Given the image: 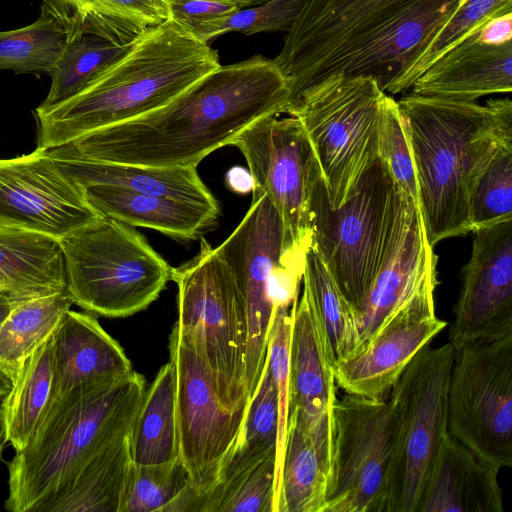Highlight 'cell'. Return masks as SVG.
<instances>
[{
  "instance_id": "b9f144b4",
  "label": "cell",
  "mask_w": 512,
  "mask_h": 512,
  "mask_svg": "<svg viewBox=\"0 0 512 512\" xmlns=\"http://www.w3.org/2000/svg\"><path fill=\"white\" fill-rule=\"evenodd\" d=\"M277 429V391L265 357L260 378L249 398L234 447L257 453H276Z\"/></svg>"
},
{
  "instance_id": "836d02e7",
  "label": "cell",
  "mask_w": 512,
  "mask_h": 512,
  "mask_svg": "<svg viewBox=\"0 0 512 512\" xmlns=\"http://www.w3.org/2000/svg\"><path fill=\"white\" fill-rule=\"evenodd\" d=\"M307 297L333 365L348 357L353 340V310L338 289L317 251L309 245L302 274Z\"/></svg>"
},
{
  "instance_id": "3957f363",
  "label": "cell",
  "mask_w": 512,
  "mask_h": 512,
  "mask_svg": "<svg viewBox=\"0 0 512 512\" xmlns=\"http://www.w3.org/2000/svg\"><path fill=\"white\" fill-rule=\"evenodd\" d=\"M398 105L406 122L427 238L438 242L472 231V189L501 144H512V102L485 104L413 93Z\"/></svg>"
},
{
  "instance_id": "9a60e30c",
  "label": "cell",
  "mask_w": 512,
  "mask_h": 512,
  "mask_svg": "<svg viewBox=\"0 0 512 512\" xmlns=\"http://www.w3.org/2000/svg\"><path fill=\"white\" fill-rule=\"evenodd\" d=\"M229 266L241 294L248 325L246 383L249 397L260 378L275 308L269 295L274 269L294 253L282 219L265 193L253 190L250 208L215 248Z\"/></svg>"
},
{
  "instance_id": "5bb4252c",
  "label": "cell",
  "mask_w": 512,
  "mask_h": 512,
  "mask_svg": "<svg viewBox=\"0 0 512 512\" xmlns=\"http://www.w3.org/2000/svg\"><path fill=\"white\" fill-rule=\"evenodd\" d=\"M231 145L246 159L253 190L265 193L278 211L290 244L306 251L310 245V198L321 174L299 119L264 115L243 129Z\"/></svg>"
},
{
  "instance_id": "bcb514c9",
  "label": "cell",
  "mask_w": 512,
  "mask_h": 512,
  "mask_svg": "<svg viewBox=\"0 0 512 512\" xmlns=\"http://www.w3.org/2000/svg\"><path fill=\"white\" fill-rule=\"evenodd\" d=\"M226 184L232 191L240 194L248 193L254 188L250 171L242 167H233L227 172Z\"/></svg>"
},
{
  "instance_id": "30bf717a",
  "label": "cell",
  "mask_w": 512,
  "mask_h": 512,
  "mask_svg": "<svg viewBox=\"0 0 512 512\" xmlns=\"http://www.w3.org/2000/svg\"><path fill=\"white\" fill-rule=\"evenodd\" d=\"M455 349L425 346L391 389L395 443L386 512H417L433 462L448 432L447 392Z\"/></svg>"
},
{
  "instance_id": "7c38bea8",
  "label": "cell",
  "mask_w": 512,
  "mask_h": 512,
  "mask_svg": "<svg viewBox=\"0 0 512 512\" xmlns=\"http://www.w3.org/2000/svg\"><path fill=\"white\" fill-rule=\"evenodd\" d=\"M436 264L437 256L427 238L420 203L395 187L390 241L370 289L353 314L349 356L399 320L436 315Z\"/></svg>"
},
{
  "instance_id": "f546056e",
  "label": "cell",
  "mask_w": 512,
  "mask_h": 512,
  "mask_svg": "<svg viewBox=\"0 0 512 512\" xmlns=\"http://www.w3.org/2000/svg\"><path fill=\"white\" fill-rule=\"evenodd\" d=\"M131 460L137 465L179 459L177 378L169 360L145 391L130 433Z\"/></svg>"
},
{
  "instance_id": "4fadbf2b",
  "label": "cell",
  "mask_w": 512,
  "mask_h": 512,
  "mask_svg": "<svg viewBox=\"0 0 512 512\" xmlns=\"http://www.w3.org/2000/svg\"><path fill=\"white\" fill-rule=\"evenodd\" d=\"M395 427L388 397L372 399L345 393L337 400L323 512H386Z\"/></svg>"
},
{
  "instance_id": "ba28073f",
  "label": "cell",
  "mask_w": 512,
  "mask_h": 512,
  "mask_svg": "<svg viewBox=\"0 0 512 512\" xmlns=\"http://www.w3.org/2000/svg\"><path fill=\"white\" fill-rule=\"evenodd\" d=\"M387 93L368 75L333 74L301 91L285 114L299 119L332 207L345 203L378 160V128Z\"/></svg>"
},
{
  "instance_id": "603a6c76",
  "label": "cell",
  "mask_w": 512,
  "mask_h": 512,
  "mask_svg": "<svg viewBox=\"0 0 512 512\" xmlns=\"http://www.w3.org/2000/svg\"><path fill=\"white\" fill-rule=\"evenodd\" d=\"M56 397L75 387L131 374L120 344L91 313L68 310L52 335Z\"/></svg>"
},
{
  "instance_id": "6da1fadb",
  "label": "cell",
  "mask_w": 512,
  "mask_h": 512,
  "mask_svg": "<svg viewBox=\"0 0 512 512\" xmlns=\"http://www.w3.org/2000/svg\"><path fill=\"white\" fill-rule=\"evenodd\" d=\"M469 0H304L273 59L289 102L333 74L374 77L387 93L410 90Z\"/></svg>"
},
{
  "instance_id": "d6a6232c",
  "label": "cell",
  "mask_w": 512,
  "mask_h": 512,
  "mask_svg": "<svg viewBox=\"0 0 512 512\" xmlns=\"http://www.w3.org/2000/svg\"><path fill=\"white\" fill-rule=\"evenodd\" d=\"M329 479L311 438L289 414L276 512H323Z\"/></svg>"
},
{
  "instance_id": "f6af8a7d",
  "label": "cell",
  "mask_w": 512,
  "mask_h": 512,
  "mask_svg": "<svg viewBox=\"0 0 512 512\" xmlns=\"http://www.w3.org/2000/svg\"><path fill=\"white\" fill-rule=\"evenodd\" d=\"M478 38L492 44L512 41V13L488 21L478 32Z\"/></svg>"
},
{
  "instance_id": "d6986e66",
  "label": "cell",
  "mask_w": 512,
  "mask_h": 512,
  "mask_svg": "<svg viewBox=\"0 0 512 512\" xmlns=\"http://www.w3.org/2000/svg\"><path fill=\"white\" fill-rule=\"evenodd\" d=\"M290 315L289 414L296 417L311 438L331 473L338 400L333 363L303 292L293 301Z\"/></svg>"
},
{
  "instance_id": "9c48e42d",
  "label": "cell",
  "mask_w": 512,
  "mask_h": 512,
  "mask_svg": "<svg viewBox=\"0 0 512 512\" xmlns=\"http://www.w3.org/2000/svg\"><path fill=\"white\" fill-rule=\"evenodd\" d=\"M310 245L320 255L354 312L384 259L395 217V185L378 159L355 193L332 207L319 175L310 198Z\"/></svg>"
},
{
  "instance_id": "d4e9b609",
  "label": "cell",
  "mask_w": 512,
  "mask_h": 512,
  "mask_svg": "<svg viewBox=\"0 0 512 512\" xmlns=\"http://www.w3.org/2000/svg\"><path fill=\"white\" fill-rule=\"evenodd\" d=\"M61 170L80 187L110 185L183 201L219 205L201 180L197 167H153L87 160L49 149Z\"/></svg>"
},
{
  "instance_id": "e0dca14e",
  "label": "cell",
  "mask_w": 512,
  "mask_h": 512,
  "mask_svg": "<svg viewBox=\"0 0 512 512\" xmlns=\"http://www.w3.org/2000/svg\"><path fill=\"white\" fill-rule=\"evenodd\" d=\"M99 216L49 149L0 159V226L60 240Z\"/></svg>"
},
{
  "instance_id": "e575fe53",
  "label": "cell",
  "mask_w": 512,
  "mask_h": 512,
  "mask_svg": "<svg viewBox=\"0 0 512 512\" xmlns=\"http://www.w3.org/2000/svg\"><path fill=\"white\" fill-rule=\"evenodd\" d=\"M196 492L180 459L151 465L132 462L120 512L191 511Z\"/></svg>"
},
{
  "instance_id": "484cf974",
  "label": "cell",
  "mask_w": 512,
  "mask_h": 512,
  "mask_svg": "<svg viewBox=\"0 0 512 512\" xmlns=\"http://www.w3.org/2000/svg\"><path fill=\"white\" fill-rule=\"evenodd\" d=\"M59 240L0 226V294L27 300L66 290Z\"/></svg>"
},
{
  "instance_id": "cb8c5ba5",
  "label": "cell",
  "mask_w": 512,
  "mask_h": 512,
  "mask_svg": "<svg viewBox=\"0 0 512 512\" xmlns=\"http://www.w3.org/2000/svg\"><path fill=\"white\" fill-rule=\"evenodd\" d=\"M82 188L87 201L100 215L179 239H196L215 225L220 214L219 205L138 193L110 185L93 184Z\"/></svg>"
},
{
  "instance_id": "83f0119b",
  "label": "cell",
  "mask_w": 512,
  "mask_h": 512,
  "mask_svg": "<svg viewBox=\"0 0 512 512\" xmlns=\"http://www.w3.org/2000/svg\"><path fill=\"white\" fill-rule=\"evenodd\" d=\"M131 464L129 435L89 459L35 512H120Z\"/></svg>"
},
{
  "instance_id": "2e32d148",
  "label": "cell",
  "mask_w": 512,
  "mask_h": 512,
  "mask_svg": "<svg viewBox=\"0 0 512 512\" xmlns=\"http://www.w3.org/2000/svg\"><path fill=\"white\" fill-rule=\"evenodd\" d=\"M169 360L177 378V426L179 459L202 497L218 479L219 471L239 436L246 409L225 408L212 376L196 352L172 330Z\"/></svg>"
},
{
  "instance_id": "52a82bcc",
  "label": "cell",
  "mask_w": 512,
  "mask_h": 512,
  "mask_svg": "<svg viewBox=\"0 0 512 512\" xmlns=\"http://www.w3.org/2000/svg\"><path fill=\"white\" fill-rule=\"evenodd\" d=\"M66 289L88 313L122 318L146 309L172 280L173 267L132 226L99 216L59 240Z\"/></svg>"
},
{
  "instance_id": "d590c367",
  "label": "cell",
  "mask_w": 512,
  "mask_h": 512,
  "mask_svg": "<svg viewBox=\"0 0 512 512\" xmlns=\"http://www.w3.org/2000/svg\"><path fill=\"white\" fill-rule=\"evenodd\" d=\"M132 43L119 45L93 34L67 37L48 73L51 78L49 92L37 108H50L77 94L104 68L122 56Z\"/></svg>"
},
{
  "instance_id": "1f68e13d",
  "label": "cell",
  "mask_w": 512,
  "mask_h": 512,
  "mask_svg": "<svg viewBox=\"0 0 512 512\" xmlns=\"http://www.w3.org/2000/svg\"><path fill=\"white\" fill-rule=\"evenodd\" d=\"M74 304L68 290L19 302L0 328V373L11 384Z\"/></svg>"
},
{
  "instance_id": "ee69618b",
  "label": "cell",
  "mask_w": 512,
  "mask_h": 512,
  "mask_svg": "<svg viewBox=\"0 0 512 512\" xmlns=\"http://www.w3.org/2000/svg\"><path fill=\"white\" fill-rule=\"evenodd\" d=\"M170 19L186 29L253 6L246 0H167Z\"/></svg>"
},
{
  "instance_id": "7bdbcfd3",
  "label": "cell",
  "mask_w": 512,
  "mask_h": 512,
  "mask_svg": "<svg viewBox=\"0 0 512 512\" xmlns=\"http://www.w3.org/2000/svg\"><path fill=\"white\" fill-rule=\"evenodd\" d=\"M509 13H512V0H469L439 38L431 55V66L488 21Z\"/></svg>"
},
{
  "instance_id": "277c9868",
  "label": "cell",
  "mask_w": 512,
  "mask_h": 512,
  "mask_svg": "<svg viewBox=\"0 0 512 512\" xmlns=\"http://www.w3.org/2000/svg\"><path fill=\"white\" fill-rule=\"evenodd\" d=\"M220 65L217 50L172 19L150 27L77 94L36 108L37 147L66 145L157 110Z\"/></svg>"
},
{
  "instance_id": "681fc988",
  "label": "cell",
  "mask_w": 512,
  "mask_h": 512,
  "mask_svg": "<svg viewBox=\"0 0 512 512\" xmlns=\"http://www.w3.org/2000/svg\"><path fill=\"white\" fill-rule=\"evenodd\" d=\"M11 386L10 380L0 373V400L7 394Z\"/></svg>"
},
{
  "instance_id": "4316f807",
  "label": "cell",
  "mask_w": 512,
  "mask_h": 512,
  "mask_svg": "<svg viewBox=\"0 0 512 512\" xmlns=\"http://www.w3.org/2000/svg\"><path fill=\"white\" fill-rule=\"evenodd\" d=\"M41 8L62 25L67 37L93 34L119 45L170 19L167 0H42Z\"/></svg>"
},
{
  "instance_id": "f907efd6",
  "label": "cell",
  "mask_w": 512,
  "mask_h": 512,
  "mask_svg": "<svg viewBox=\"0 0 512 512\" xmlns=\"http://www.w3.org/2000/svg\"><path fill=\"white\" fill-rule=\"evenodd\" d=\"M248 2H250L252 5H258V4H261L267 0H246Z\"/></svg>"
},
{
  "instance_id": "7402d4cb",
  "label": "cell",
  "mask_w": 512,
  "mask_h": 512,
  "mask_svg": "<svg viewBox=\"0 0 512 512\" xmlns=\"http://www.w3.org/2000/svg\"><path fill=\"white\" fill-rule=\"evenodd\" d=\"M478 32L429 67L414 82L410 92L461 101L510 93L512 41L487 43L478 38Z\"/></svg>"
},
{
  "instance_id": "60d3db41",
  "label": "cell",
  "mask_w": 512,
  "mask_h": 512,
  "mask_svg": "<svg viewBox=\"0 0 512 512\" xmlns=\"http://www.w3.org/2000/svg\"><path fill=\"white\" fill-rule=\"evenodd\" d=\"M288 308L289 307L286 306H280L275 309L266 352L268 367L276 387L278 399L274 512H276L280 491L281 473L289 419L291 315Z\"/></svg>"
},
{
  "instance_id": "7a4b0ae2",
  "label": "cell",
  "mask_w": 512,
  "mask_h": 512,
  "mask_svg": "<svg viewBox=\"0 0 512 512\" xmlns=\"http://www.w3.org/2000/svg\"><path fill=\"white\" fill-rule=\"evenodd\" d=\"M289 97L288 81L275 61L255 55L218 66L157 110L55 149L93 161L197 167L258 118L284 113Z\"/></svg>"
},
{
  "instance_id": "c3c4849f",
  "label": "cell",
  "mask_w": 512,
  "mask_h": 512,
  "mask_svg": "<svg viewBox=\"0 0 512 512\" xmlns=\"http://www.w3.org/2000/svg\"><path fill=\"white\" fill-rule=\"evenodd\" d=\"M7 441L8 440H7L4 417H3L2 410L0 409V460L2 458V452H3L4 446Z\"/></svg>"
},
{
  "instance_id": "8fae6325",
  "label": "cell",
  "mask_w": 512,
  "mask_h": 512,
  "mask_svg": "<svg viewBox=\"0 0 512 512\" xmlns=\"http://www.w3.org/2000/svg\"><path fill=\"white\" fill-rule=\"evenodd\" d=\"M448 433L498 469L512 467V333L455 350Z\"/></svg>"
},
{
  "instance_id": "ac0fdd59",
  "label": "cell",
  "mask_w": 512,
  "mask_h": 512,
  "mask_svg": "<svg viewBox=\"0 0 512 512\" xmlns=\"http://www.w3.org/2000/svg\"><path fill=\"white\" fill-rule=\"evenodd\" d=\"M473 233L449 329L455 350L512 333V219Z\"/></svg>"
},
{
  "instance_id": "f1b7e54d",
  "label": "cell",
  "mask_w": 512,
  "mask_h": 512,
  "mask_svg": "<svg viewBox=\"0 0 512 512\" xmlns=\"http://www.w3.org/2000/svg\"><path fill=\"white\" fill-rule=\"evenodd\" d=\"M276 453L233 448L198 512H274Z\"/></svg>"
},
{
  "instance_id": "8d00e7d4",
  "label": "cell",
  "mask_w": 512,
  "mask_h": 512,
  "mask_svg": "<svg viewBox=\"0 0 512 512\" xmlns=\"http://www.w3.org/2000/svg\"><path fill=\"white\" fill-rule=\"evenodd\" d=\"M66 41L62 25L41 8L38 19L28 26L0 31V69L48 74Z\"/></svg>"
},
{
  "instance_id": "4dcf8cb0",
  "label": "cell",
  "mask_w": 512,
  "mask_h": 512,
  "mask_svg": "<svg viewBox=\"0 0 512 512\" xmlns=\"http://www.w3.org/2000/svg\"><path fill=\"white\" fill-rule=\"evenodd\" d=\"M52 335L28 358L1 399L7 440L15 451L28 444L56 398Z\"/></svg>"
},
{
  "instance_id": "f35d334b",
  "label": "cell",
  "mask_w": 512,
  "mask_h": 512,
  "mask_svg": "<svg viewBox=\"0 0 512 512\" xmlns=\"http://www.w3.org/2000/svg\"><path fill=\"white\" fill-rule=\"evenodd\" d=\"M304 0H267L205 21L187 30L204 43L223 34L238 32L253 35L262 32H288Z\"/></svg>"
},
{
  "instance_id": "ffe728a7",
  "label": "cell",
  "mask_w": 512,
  "mask_h": 512,
  "mask_svg": "<svg viewBox=\"0 0 512 512\" xmlns=\"http://www.w3.org/2000/svg\"><path fill=\"white\" fill-rule=\"evenodd\" d=\"M446 326L436 315L391 324L362 350L333 365L337 387L346 394L386 399L413 358Z\"/></svg>"
},
{
  "instance_id": "5b68a950",
  "label": "cell",
  "mask_w": 512,
  "mask_h": 512,
  "mask_svg": "<svg viewBox=\"0 0 512 512\" xmlns=\"http://www.w3.org/2000/svg\"><path fill=\"white\" fill-rule=\"evenodd\" d=\"M145 391L144 377L133 371L58 395L28 444L7 465L5 509L35 512L89 459L129 436Z\"/></svg>"
},
{
  "instance_id": "8992f818",
  "label": "cell",
  "mask_w": 512,
  "mask_h": 512,
  "mask_svg": "<svg viewBox=\"0 0 512 512\" xmlns=\"http://www.w3.org/2000/svg\"><path fill=\"white\" fill-rule=\"evenodd\" d=\"M172 281L178 289L172 330L207 366L222 405L247 408V316L229 266L201 238L198 254L173 268Z\"/></svg>"
},
{
  "instance_id": "ab89813d",
  "label": "cell",
  "mask_w": 512,
  "mask_h": 512,
  "mask_svg": "<svg viewBox=\"0 0 512 512\" xmlns=\"http://www.w3.org/2000/svg\"><path fill=\"white\" fill-rule=\"evenodd\" d=\"M378 159L385 166L395 187L420 203L406 122L398 102L390 94L386 95L381 109Z\"/></svg>"
},
{
  "instance_id": "74e56055",
  "label": "cell",
  "mask_w": 512,
  "mask_h": 512,
  "mask_svg": "<svg viewBox=\"0 0 512 512\" xmlns=\"http://www.w3.org/2000/svg\"><path fill=\"white\" fill-rule=\"evenodd\" d=\"M473 232L512 219V144H501L469 199Z\"/></svg>"
},
{
  "instance_id": "7dc6e473",
  "label": "cell",
  "mask_w": 512,
  "mask_h": 512,
  "mask_svg": "<svg viewBox=\"0 0 512 512\" xmlns=\"http://www.w3.org/2000/svg\"><path fill=\"white\" fill-rule=\"evenodd\" d=\"M21 301L24 300H18L0 294V328L2 327L4 321L6 320L12 309Z\"/></svg>"
},
{
  "instance_id": "44dd1931",
  "label": "cell",
  "mask_w": 512,
  "mask_h": 512,
  "mask_svg": "<svg viewBox=\"0 0 512 512\" xmlns=\"http://www.w3.org/2000/svg\"><path fill=\"white\" fill-rule=\"evenodd\" d=\"M499 471L447 432L417 512H503Z\"/></svg>"
}]
</instances>
